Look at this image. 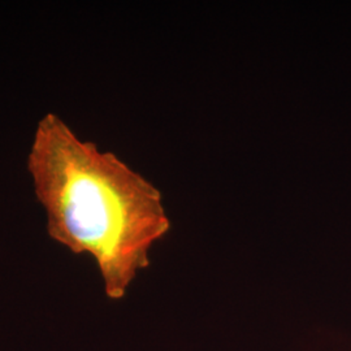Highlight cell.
<instances>
[{"label":"cell","instance_id":"obj_1","mask_svg":"<svg viewBox=\"0 0 351 351\" xmlns=\"http://www.w3.org/2000/svg\"><path fill=\"white\" fill-rule=\"evenodd\" d=\"M26 168L49 237L94 259L107 298H125L172 228L162 191L112 151L80 138L56 113L38 120Z\"/></svg>","mask_w":351,"mask_h":351}]
</instances>
